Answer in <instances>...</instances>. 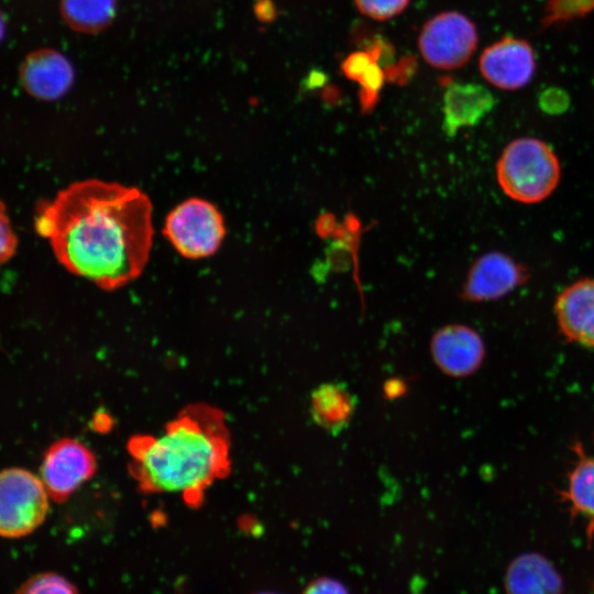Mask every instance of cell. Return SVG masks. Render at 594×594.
Masks as SVG:
<instances>
[{
    "instance_id": "18",
    "label": "cell",
    "mask_w": 594,
    "mask_h": 594,
    "mask_svg": "<svg viewBox=\"0 0 594 594\" xmlns=\"http://www.w3.org/2000/svg\"><path fill=\"white\" fill-rule=\"evenodd\" d=\"M61 12L73 30L97 33L106 29L114 18V0H62Z\"/></svg>"
},
{
    "instance_id": "10",
    "label": "cell",
    "mask_w": 594,
    "mask_h": 594,
    "mask_svg": "<svg viewBox=\"0 0 594 594\" xmlns=\"http://www.w3.org/2000/svg\"><path fill=\"white\" fill-rule=\"evenodd\" d=\"M431 354L438 367L449 376L466 377L483 364L486 348L480 333L465 324H448L431 340Z\"/></svg>"
},
{
    "instance_id": "2",
    "label": "cell",
    "mask_w": 594,
    "mask_h": 594,
    "mask_svg": "<svg viewBox=\"0 0 594 594\" xmlns=\"http://www.w3.org/2000/svg\"><path fill=\"white\" fill-rule=\"evenodd\" d=\"M128 449L131 474L143 492L180 493L193 505L230 471L224 416L208 405L186 407L158 436H138Z\"/></svg>"
},
{
    "instance_id": "14",
    "label": "cell",
    "mask_w": 594,
    "mask_h": 594,
    "mask_svg": "<svg viewBox=\"0 0 594 594\" xmlns=\"http://www.w3.org/2000/svg\"><path fill=\"white\" fill-rule=\"evenodd\" d=\"M507 594H563L562 578L554 565L539 553H524L508 565Z\"/></svg>"
},
{
    "instance_id": "11",
    "label": "cell",
    "mask_w": 594,
    "mask_h": 594,
    "mask_svg": "<svg viewBox=\"0 0 594 594\" xmlns=\"http://www.w3.org/2000/svg\"><path fill=\"white\" fill-rule=\"evenodd\" d=\"M557 324L572 343L594 349V278H581L560 292L554 302Z\"/></svg>"
},
{
    "instance_id": "9",
    "label": "cell",
    "mask_w": 594,
    "mask_h": 594,
    "mask_svg": "<svg viewBox=\"0 0 594 594\" xmlns=\"http://www.w3.org/2000/svg\"><path fill=\"white\" fill-rule=\"evenodd\" d=\"M527 277V270L512 256L488 252L470 267L462 297L472 302L497 300L525 284Z\"/></svg>"
},
{
    "instance_id": "19",
    "label": "cell",
    "mask_w": 594,
    "mask_h": 594,
    "mask_svg": "<svg viewBox=\"0 0 594 594\" xmlns=\"http://www.w3.org/2000/svg\"><path fill=\"white\" fill-rule=\"evenodd\" d=\"M13 594H80L65 576L55 572H42L25 580Z\"/></svg>"
},
{
    "instance_id": "3",
    "label": "cell",
    "mask_w": 594,
    "mask_h": 594,
    "mask_svg": "<svg viewBox=\"0 0 594 594\" xmlns=\"http://www.w3.org/2000/svg\"><path fill=\"white\" fill-rule=\"evenodd\" d=\"M503 193L520 204H538L558 187L561 165L552 147L536 138H518L503 150L496 164Z\"/></svg>"
},
{
    "instance_id": "20",
    "label": "cell",
    "mask_w": 594,
    "mask_h": 594,
    "mask_svg": "<svg viewBox=\"0 0 594 594\" xmlns=\"http://www.w3.org/2000/svg\"><path fill=\"white\" fill-rule=\"evenodd\" d=\"M591 12H594V0H549L541 22L543 26H551Z\"/></svg>"
},
{
    "instance_id": "6",
    "label": "cell",
    "mask_w": 594,
    "mask_h": 594,
    "mask_svg": "<svg viewBox=\"0 0 594 594\" xmlns=\"http://www.w3.org/2000/svg\"><path fill=\"white\" fill-rule=\"evenodd\" d=\"M479 42L475 24L457 11H444L429 19L418 36L425 62L438 69H454L466 64Z\"/></svg>"
},
{
    "instance_id": "17",
    "label": "cell",
    "mask_w": 594,
    "mask_h": 594,
    "mask_svg": "<svg viewBox=\"0 0 594 594\" xmlns=\"http://www.w3.org/2000/svg\"><path fill=\"white\" fill-rule=\"evenodd\" d=\"M343 75L361 87V106L370 110L375 106L386 80L384 68L376 56L367 50L349 54L341 63Z\"/></svg>"
},
{
    "instance_id": "16",
    "label": "cell",
    "mask_w": 594,
    "mask_h": 594,
    "mask_svg": "<svg viewBox=\"0 0 594 594\" xmlns=\"http://www.w3.org/2000/svg\"><path fill=\"white\" fill-rule=\"evenodd\" d=\"M358 399L341 382H329L316 387L310 395L312 420L327 432L337 436L351 422Z\"/></svg>"
},
{
    "instance_id": "7",
    "label": "cell",
    "mask_w": 594,
    "mask_h": 594,
    "mask_svg": "<svg viewBox=\"0 0 594 594\" xmlns=\"http://www.w3.org/2000/svg\"><path fill=\"white\" fill-rule=\"evenodd\" d=\"M97 470L94 453L80 441L63 438L50 446L40 468V477L54 502L66 501Z\"/></svg>"
},
{
    "instance_id": "21",
    "label": "cell",
    "mask_w": 594,
    "mask_h": 594,
    "mask_svg": "<svg viewBox=\"0 0 594 594\" xmlns=\"http://www.w3.org/2000/svg\"><path fill=\"white\" fill-rule=\"evenodd\" d=\"M358 10L365 16L384 21L403 12L410 0H353Z\"/></svg>"
},
{
    "instance_id": "12",
    "label": "cell",
    "mask_w": 594,
    "mask_h": 594,
    "mask_svg": "<svg viewBox=\"0 0 594 594\" xmlns=\"http://www.w3.org/2000/svg\"><path fill=\"white\" fill-rule=\"evenodd\" d=\"M21 82L34 98L52 101L63 97L74 82L69 61L52 48L29 54L20 67Z\"/></svg>"
},
{
    "instance_id": "15",
    "label": "cell",
    "mask_w": 594,
    "mask_h": 594,
    "mask_svg": "<svg viewBox=\"0 0 594 594\" xmlns=\"http://www.w3.org/2000/svg\"><path fill=\"white\" fill-rule=\"evenodd\" d=\"M494 99L480 85L451 84L443 96V130L453 136L460 129L475 125L493 108Z\"/></svg>"
},
{
    "instance_id": "22",
    "label": "cell",
    "mask_w": 594,
    "mask_h": 594,
    "mask_svg": "<svg viewBox=\"0 0 594 594\" xmlns=\"http://www.w3.org/2000/svg\"><path fill=\"white\" fill-rule=\"evenodd\" d=\"M0 260L1 263L10 261L16 251L18 237L15 235L9 216L6 212V206L1 202L0 210Z\"/></svg>"
},
{
    "instance_id": "24",
    "label": "cell",
    "mask_w": 594,
    "mask_h": 594,
    "mask_svg": "<svg viewBox=\"0 0 594 594\" xmlns=\"http://www.w3.org/2000/svg\"><path fill=\"white\" fill-rule=\"evenodd\" d=\"M254 12L258 20L268 22L275 18L276 9L272 0H256Z\"/></svg>"
},
{
    "instance_id": "13",
    "label": "cell",
    "mask_w": 594,
    "mask_h": 594,
    "mask_svg": "<svg viewBox=\"0 0 594 594\" xmlns=\"http://www.w3.org/2000/svg\"><path fill=\"white\" fill-rule=\"evenodd\" d=\"M571 449L574 460L559 495L573 517L587 521L591 535L594 529V451L588 453L580 441H574Z\"/></svg>"
},
{
    "instance_id": "25",
    "label": "cell",
    "mask_w": 594,
    "mask_h": 594,
    "mask_svg": "<svg viewBox=\"0 0 594 594\" xmlns=\"http://www.w3.org/2000/svg\"><path fill=\"white\" fill-rule=\"evenodd\" d=\"M257 594H272V593H257Z\"/></svg>"
},
{
    "instance_id": "4",
    "label": "cell",
    "mask_w": 594,
    "mask_h": 594,
    "mask_svg": "<svg viewBox=\"0 0 594 594\" xmlns=\"http://www.w3.org/2000/svg\"><path fill=\"white\" fill-rule=\"evenodd\" d=\"M50 495L41 477L23 468L0 474V532L9 539L32 534L45 520Z\"/></svg>"
},
{
    "instance_id": "23",
    "label": "cell",
    "mask_w": 594,
    "mask_h": 594,
    "mask_svg": "<svg viewBox=\"0 0 594 594\" xmlns=\"http://www.w3.org/2000/svg\"><path fill=\"white\" fill-rule=\"evenodd\" d=\"M304 594H349L339 581L323 578L312 581Z\"/></svg>"
},
{
    "instance_id": "5",
    "label": "cell",
    "mask_w": 594,
    "mask_h": 594,
    "mask_svg": "<svg viewBox=\"0 0 594 594\" xmlns=\"http://www.w3.org/2000/svg\"><path fill=\"white\" fill-rule=\"evenodd\" d=\"M163 234L180 255L198 260L218 251L226 237V226L213 204L189 198L167 215Z\"/></svg>"
},
{
    "instance_id": "1",
    "label": "cell",
    "mask_w": 594,
    "mask_h": 594,
    "mask_svg": "<svg viewBox=\"0 0 594 594\" xmlns=\"http://www.w3.org/2000/svg\"><path fill=\"white\" fill-rule=\"evenodd\" d=\"M152 213L139 188L91 178L40 202L34 229L68 272L112 290L143 272L153 242Z\"/></svg>"
},
{
    "instance_id": "8",
    "label": "cell",
    "mask_w": 594,
    "mask_h": 594,
    "mask_svg": "<svg viewBox=\"0 0 594 594\" xmlns=\"http://www.w3.org/2000/svg\"><path fill=\"white\" fill-rule=\"evenodd\" d=\"M479 68L484 79L494 87L517 90L528 85L534 77L535 52L526 41L507 36L482 52Z\"/></svg>"
}]
</instances>
